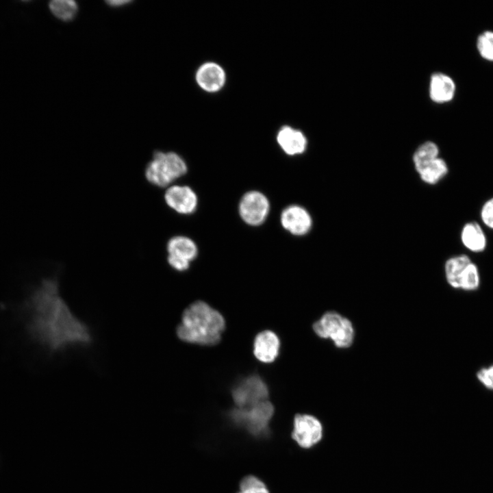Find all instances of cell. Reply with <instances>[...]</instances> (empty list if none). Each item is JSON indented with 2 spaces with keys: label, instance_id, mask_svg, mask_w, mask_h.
<instances>
[{
  "label": "cell",
  "instance_id": "8992f818",
  "mask_svg": "<svg viewBox=\"0 0 493 493\" xmlns=\"http://www.w3.org/2000/svg\"><path fill=\"white\" fill-rule=\"evenodd\" d=\"M273 413V405L266 400L247 408L236 407L230 416L236 424L253 434L260 435L266 431Z\"/></svg>",
  "mask_w": 493,
  "mask_h": 493
},
{
  "label": "cell",
  "instance_id": "d6986e66",
  "mask_svg": "<svg viewBox=\"0 0 493 493\" xmlns=\"http://www.w3.org/2000/svg\"><path fill=\"white\" fill-rule=\"evenodd\" d=\"M439 147L432 141L421 144L413 154L412 160L416 172L439 157Z\"/></svg>",
  "mask_w": 493,
  "mask_h": 493
},
{
  "label": "cell",
  "instance_id": "9a60e30c",
  "mask_svg": "<svg viewBox=\"0 0 493 493\" xmlns=\"http://www.w3.org/2000/svg\"><path fill=\"white\" fill-rule=\"evenodd\" d=\"M280 342L277 336L273 331L266 330L260 332L255 338L253 353L260 362L270 363L279 355Z\"/></svg>",
  "mask_w": 493,
  "mask_h": 493
},
{
  "label": "cell",
  "instance_id": "7a4b0ae2",
  "mask_svg": "<svg viewBox=\"0 0 493 493\" xmlns=\"http://www.w3.org/2000/svg\"><path fill=\"white\" fill-rule=\"evenodd\" d=\"M225 329L223 316L203 301H196L183 312L177 327L178 338L188 343L214 345Z\"/></svg>",
  "mask_w": 493,
  "mask_h": 493
},
{
  "label": "cell",
  "instance_id": "2e32d148",
  "mask_svg": "<svg viewBox=\"0 0 493 493\" xmlns=\"http://www.w3.org/2000/svg\"><path fill=\"white\" fill-rule=\"evenodd\" d=\"M277 141L281 149L289 155L305 152L307 140L305 134L290 126H283L278 131Z\"/></svg>",
  "mask_w": 493,
  "mask_h": 493
},
{
  "label": "cell",
  "instance_id": "3957f363",
  "mask_svg": "<svg viewBox=\"0 0 493 493\" xmlns=\"http://www.w3.org/2000/svg\"><path fill=\"white\" fill-rule=\"evenodd\" d=\"M187 170L185 160L177 153L156 151L146 166L144 176L152 186L164 188L184 176Z\"/></svg>",
  "mask_w": 493,
  "mask_h": 493
},
{
  "label": "cell",
  "instance_id": "484cf974",
  "mask_svg": "<svg viewBox=\"0 0 493 493\" xmlns=\"http://www.w3.org/2000/svg\"><path fill=\"white\" fill-rule=\"evenodd\" d=\"M238 493H243V492H238Z\"/></svg>",
  "mask_w": 493,
  "mask_h": 493
},
{
  "label": "cell",
  "instance_id": "4fadbf2b",
  "mask_svg": "<svg viewBox=\"0 0 493 493\" xmlns=\"http://www.w3.org/2000/svg\"><path fill=\"white\" fill-rule=\"evenodd\" d=\"M195 79L199 86L207 92H216L225 85L226 74L218 64L207 62L201 64L196 72Z\"/></svg>",
  "mask_w": 493,
  "mask_h": 493
},
{
  "label": "cell",
  "instance_id": "277c9868",
  "mask_svg": "<svg viewBox=\"0 0 493 493\" xmlns=\"http://www.w3.org/2000/svg\"><path fill=\"white\" fill-rule=\"evenodd\" d=\"M316 334L321 338L331 339L340 349L350 347L354 340L355 331L352 323L339 313H325L313 325Z\"/></svg>",
  "mask_w": 493,
  "mask_h": 493
},
{
  "label": "cell",
  "instance_id": "603a6c76",
  "mask_svg": "<svg viewBox=\"0 0 493 493\" xmlns=\"http://www.w3.org/2000/svg\"><path fill=\"white\" fill-rule=\"evenodd\" d=\"M481 218L486 227L493 229V197L483 205L481 210Z\"/></svg>",
  "mask_w": 493,
  "mask_h": 493
},
{
  "label": "cell",
  "instance_id": "9c48e42d",
  "mask_svg": "<svg viewBox=\"0 0 493 493\" xmlns=\"http://www.w3.org/2000/svg\"><path fill=\"white\" fill-rule=\"evenodd\" d=\"M270 204L267 197L260 192L249 191L244 194L239 203V214L248 225L257 226L268 216Z\"/></svg>",
  "mask_w": 493,
  "mask_h": 493
},
{
  "label": "cell",
  "instance_id": "e0dca14e",
  "mask_svg": "<svg viewBox=\"0 0 493 493\" xmlns=\"http://www.w3.org/2000/svg\"><path fill=\"white\" fill-rule=\"evenodd\" d=\"M461 241L469 251L480 253L485 250L487 239L481 226L476 222L466 223L461 231Z\"/></svg>",
  "mask_w": 493,
  "mask_h": 493
},
{
  "label": "cell",
  "instance_id": "7402d4cb",
  "mask_svg": "<svg viewBox=\"0 0 493 493\" xmlns=\"http://www.w3.org/2000/svg\"><path fill=\"white\" fill-rule=\"evenodd\" d=\"M240 492L243 493H269L265 484L254 476H247L242 480Z\"/></svg>",
  "mask_w": 493,
  "mask_h": 493
},
{
  "label": "cell",
  "instance_id": "d4e9b609",
  "mask_svg": "<svg viewBox=\"0 0 493 493\" xmlns=\"http://www.w3.org/2000/svg\"><path fill=\"white\" fill-rule=\"evenodd\" d=\"M130 2H131L130 1H124V0H121V1H117V0H116V1H106V3H107L109 5L113 6V7H117V6L124 5H125V4H127V3H130Z\"/></svg>",
  "mask_w": 493,
  "mask_h": 493
},
{
  "label": "cell",
  "instance_id": "5b68a950",
  "mask_svg": "<svg viewBox=\"0 0 493 493\" xmlns=\"http://www.w3.org/2000/svg\"><path fill=\"white\" fill-rule=\"evenodd\" d=\"M444 272L447 282L454 288L475 290L479 287L477 266L466 255L449 258L445 263Z\"/></svg>",
  "mask_w": 493,
  "mask_h": 493
},
{
  "label": "cell",
  "instance_id": "52a82bcc",
  "mask_svg": "<svg viewBox=\"0 0 493 493\" xmlns=\"http://www.w3.org/2000/svg\"><path fill=\"white\" fill-rule=\"evenodd\" d=\"M268 389L257 375H251L241 380L232 390V397L238 408H247L267 400Z\"/></svg>",
  "mask_w": 493,
  "mask_h": 493
},
{
  "label": "cell",
  "instance_id": "ffe728a7",
  "mask_svg": "<svg viewBox=\"0 0 493 493\" xmlns=\"http://www.w3.org/2000/svg\"><path fill=\"white\" fill-rule=\"evenodd\" d=\"M49 6L52 14L64 21H71L78 10L77 3L72 0H53Z\"/></svg>",
  "mask_w": 493,
  "mask_h": 493
},
{
  "label": "cell",
  "instance_id": "ac0fdd59",
  "mask_svg": "<svg viewBox=\"0 0 493 493\" xmlns=\"http://www.w3.org/2000/svg\"><path fill=\"white\" fill-rule=\"evenodd\" d=\"M448 171L446 162L439 157L417 173L422 181L426 184L433 185L442 180L446 175Z\"/></svg>",
  "mask_w": 493,
  "mask_h": 493
},
{
  "label": "cell",
  "instance_id": "30bf717a",
  "mask_svg": "<svg viewBox=\"0 0 493 493\" xmlns=\"http://www.w3.org/2000/svg\"><path fill=\"white\" fill-rule=\"evenodd\" d=\"M323 436V426L314 416L297 414L293 422L292 437L303 448H310L317 444Z\"/></svg>",
  "mask_w": 493,
  "mask_h": 493
},
{
  "label": "cell",
  "instance_id": "44dd1931",
  "mask_svg": "<svg viewBox=\"0 0 493 493\" xmlns=\"http://www.w3.org/2000/svg\"><path fill=\"white\" fill-rule=\"evenodd\" d=\"M477 48L479 55L485 60L493 62V31H485L477 38Z\"/></svg>",
  "mask_w": 493,
  "mask_h": 493
},
{
  "label": "cell",
  "instance_id": "5bb4252c",
  "mask_svg": "<svg viewBox=\"0 0 493 493\" xmlns=\"http://www.w3.org/2000/svg\"><path fill=\"white\" fill-rule=\"evenodd\" d=\"M456 85L454 80L443 73H433L429 80V94L432 101L446 103L455 97Z\"/></svg>",
  "mask_w": 493,
  "mask_h": 493
},
{
  "label": "cell",
  "instance_id": "cb8c5ba5",
  "mask_svg": "<svg viewBox=\"0 0 493 493\" xmlns=\"http://www.w3.org/2000/svg\"><path fill=\"white\" fill-rule=\"evenodd\" d=\"M477 376L483 385L488 389L493 390V366L481 369Z\"/></svg>",
  "mask_w": 493,
  "mask_h": 493
},
{
  "label": "cell",
  "instance_id": "6da1fadb",
  "mask_svg": "<svg viewBox=\"0 0 493 493\" xmlns=\"http://www.w3.org/2000/svg\"><path fill=\"white\" fill-rule=\"evenodd\" d=\"M26 307L29 333L50 351L91 344L90 329L64 301L56 278L43 279L29 296Z\"/></svg>",
  "mask_w": 493,
  "mask_h": 493
},
{
  "label": "cell",
  "instance_id": "ba28073f",
  "mask_svg": "<svg viewBox=\"0 0 493 493\" xmlns=\"http://www.w3.org/2000/svg\"><path fill=\"white\" fill-rule=\"evenodd\" d=\"M167 262L174 270L183 272L188 270L190 262L196 258L198 249L195 242L185 236H175L166 244Z\"/></svg>",
  "mask_w": 493,
  "mask_h": 493
},
{
  "label": "cell",
  "instance_id": "8fae6325",
  "mask_svg": "<svg viewBox=\"0 0 493 493\" xmlns=\"http://www.w3.org/2000/svg\"><path fill=\"white\" fill-rule=\"evenodd\" d=\"M164 199L170 209L180 214H192L197 207V196L188 186H169L164 194Z\"/></svg>",
  "mask_w": 493,
  "mask_h": 493
},
{
  "label": "cell",
  "instance_id": "7c38bea8",
  "mask_svg": "<svg viewBox=\"0 0 493 493\" xmlns=\"http://www.w3.org/2000/svg\"><path fill=\"white\" fill-rule=\"evenodd\" d=\"M281 223L283 227L295 236H303L307 233L312 226V219L309 213L304 207L292 205L286 207L281 214Z\"/></svg>",
  "mask_w": 493,
  "mask_h": 493
}]
</instances>
